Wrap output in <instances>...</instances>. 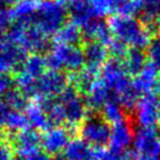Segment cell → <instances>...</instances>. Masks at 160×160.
Here are the masks:
<instances>
[{"label":"cell","instance_id":"obj_15","mask_svg":"<svg viewBox=\"0 0 160 160\" xmlns=\"http://www.w3.org/2000/svg\"><path fill=\"white\" fill-rule=\"evenodd\" d=\"M86 100L88 109L93 110L95 112L101 111L103 106L110 100H118L116 93L111 91L102 80L98 78V80L95 82V84L92 86L89 92L84 96ZM119 101V100H118Z\"/></svg>","mask_w":160,"mask_h":160},{"label":"cell","instance_id":"obj_20","mask_svg":"<svg viewBox=\"0 0 160 160\" xmlns=\"http://www.w3.org/2000/svg\"><path fill=\"white\" fill-rule=\"evenodd\" d=\"M122 61L127 73L131 78H135L147 64L148 57L145 49L130 48Z\"/></svg>","mask_w":160,"mask_h":160},{"label":"cell","instance_id":"obj_39","mask_svg":"<svg viewBox=\"0 0 160 160\" xmlns=\"http://www.w3.org/2000/svg\"><path fill=\"white\" fill-rule=\"evenodd\" d=\"M21 160H53V158H51V155H49L45 150L39 149L37 152H33V154L28 155V156L24 157Z\"/></svg>","mask_w":160,"mask_h":160},{"label":"cell","instance_id":"obj_29","mask_svg":"<svg viewBox=\"0 0 160 160\" xmlns=\"http://www.w3.org/2000/svg\"><path fill=\"white\" fill-rule=\"evenodd\" d=\"M7 105L10 107V109L12 110H20L23 111L28 107V97L24 95L19 88H11L8 93L2 97Z\"/></svg>","mask_w":160,"mask_h":160},{"label":"cell","instance_id":"obj_9","mask_svg":"<svg viewBox=\"0 0 160 160\" xmlns=\"http://www.w3.org/2000/svg\"><path fill=\"white\" fill-rule=\"evenodd\" d=\"M139 128H157L160 125V97L157 94L143 95L134 111Z\"/></svg>","mask_w":160,"mask_h":160},{"label":"cell","instance_id":"obj_18","mask_svg":"<svg viewBox=\"0 0 160 160\" xmlns=\"http://www.w3.org/2000/svg\"><path fill=\"white\" fill-rule=\"evenodd\" d=\"M68 11L71 22L82 28L94 17L91 0H69Z\"/></svg>","mask_w":160,"mask_h":160},{"label":"cell","instance_id":"obj_45","mask_svg":"<svg viewBox=\"0 0 160 160\" xmlns=\"http://www.w3.org/2000/svg\"><path fill=\"white\" fill-rule=\"evenodd\" d=\"M159 97H160V96H159Z\"/></svg>","mask_w":160,"mask_h":160},{"label":"cell","instance_id":"obj_4","mask_svg":"<svg viewBox=\"0 0 160 160\" xmlns=\"http://www.w3.org/2000/svg\"><path fill=\"white\" fill-rule=\"evenodd\" d=\"M58 99L63 106L65 124L74 133L78 128L87 119L88 107L85 97L81 95L80 92L70 84L67 88L58 96Z\"/></svg>","mask_w":160,"mask_h":160},{"label":"cell","instance_id":"obj_42","mask_svg":"<svg viewBox=\"0 0 160 160\" xmlns=\"http://www.w3.org/2000/svg\"><path fill=\"white\" fill-rule=\"evenodd\" d=\"M61 1H64L65 2V1H68V0H61Z\"/></svg>","mask_w":160,"mask_h":160},{"label":"cell","instance_id":"obj_19","mask_svg":"<svg viewBox=\"0 0 160 160\" xmlns=\"http://www.w3.org/2000/svg\"><path fill=\"white\" fill-rule=\"evenodd\" d=\"M25 111V116L28 120L31 128H35L37 131H47L50 128L55 127L51 123L50 119L48 118L46 111L42 107L40 102L28 103Z\"/></svg>","mask_w":160,"mask_h":160},{"label":"cell","instance_id":"obj_1","mask_svg":"<svg viewBox=\"0 0 160 160\" xmlns=\"http://www.w3.org/2000/svg\"><path fill=\"white\" fill-rule=\"evenodd\" d=\"M109 25L114 37L124 42L130 48L146 50L152 38L147 26L134 15H114L110 19Z\"/></svg>","mask_w":160,"mask_h":160},{"label":"cell","instance_id":"obj_12","mask_svg":"<svg viewBox=\"0 0 160 160\" xmlns=\"http://www.w3.org/2000/svg\"><path fill=\"white\" fill-rule=\"evenodd\" d=\"M11 144L20 159L39 150L42 147V135L35 128H28L19 133H11Z\"/></svg>","mask_w":160,"mask_h":160},{"label":"cell","instance_id":"obj_40","mask_svg":"<svg viewBox=\"0 0 160 160\" xmlns=\"http://www.w3.org/2000/svg\"><path fill=\"white\" fill-rule=\"evenodd\" d=\"M156 33L160 35V17L156 20Z\"/></svg>","mask_w":160,"mask_h":160},{"label":"cell","instance_id":"obj_7","mask_svg":"<svg viewBox=\"0 0 160 160\" xmlns=\"http://www.w3.org/2000/svg\"><path fill=\"white\" fill-rule=\"evenodd\" d=\"M99 78L102 80V82L113 93H116L117 97L133 82V78L125 71L122 60L111 57L106 61V63L100 69Z\"/></svg>","mask_w":160,"mask_h":160},{"label":"cell","instance_id":"obj_34","mask_svg":"<svg viewBox=\"0 0 160 160\" xmlns=\"http://www.w3.org/2000/svg\"><path fill=\"white\" fill-rule=\"evenodd\" d=\"M108 51H109V56L111 58H116L119 60H123L124 57L127 56L130 47L125 44L124 42L118 39V38L113 37V39L107 45Z\"/></svg>","mask_w":160,"mask_h":160},{"label":"cell","instance_id":"obj_6","mask_svg":"<svg viewBox=\"0 0 160 160\" xmlns=\"http://www.w3.org/2000/svg\"><path fill=\"white\" fill-rule=\"evenodd\" d=\"M133 152L137 160H158L160 155V133L156 128H139L135 132Z\"/></svg>","mask_w":160,"mask_h":160},{"label":"cell","instance_id":"obj_23","mask_svg":"<svg viewBox=\"0 0 160 160\" xmlns=\"http://www.w3.org/2000/svg\"><path fill=\"white\" fill-rule=\"evenodd\" d=\"M40 105L46 111L48 118L53 125H61L65 123L63 106L58 97H47L40 100Z\"/></svg>","mask_w":160,"mask_h":160},{"label":"cell","instance_id":"obj_27","mask_svg":"<svg viewBox=\"0 0 160 160\" xmlns=\"http://www.w3.org/2000/svg\"><path fill=\"white\" fill-rule=\"evenodd\" d=\"M30 128L31 125L25 116V112L20 111V110H10L6 121V127H4L8 132L14 134V133H19Z\"/></svg>","mask_w":160,"mask_h":160},{"label":"cell","instance_id":"obj_2","mask_svg":"<svg viewBox=\"0 0 160 160\" xmlns=\"http://www.w3.org/2000/svg\"><path fill=\"white\" fill-rule=\"evenodd\" d=\"M69 18L68 4L61 0H40L34 15L33 25L37 26L47 36H55L56 33L67 23Z\"/></svg>","mask_w":160,"mask_h":160},{"label":"cell","instance_id":"obj_16","mask_svg":"<svg viewBox=\"0 0 160 160\" xmlns=\"http://www.w3.org/2000/svg\"><path fill=\"white\" fill-rule=\"evenodd\" d=\"M85 68L99 73L102 65L110 58L108 47L99 42H86L84 48Z\"/></svg>","mask_w":160,"mask_h":160},{"label":"cell","instance_id":"obj_26","mask_svg":"<svg viewBox=\"0 0 160 160\" xmlns=\"http://www.w3.org/2000/svg\"><path fill=\"white\" fill-rule=\"evenodd\" d=\"M125 109L122 107L118 100H110L103 106L100 113L101 117L107 121L109 124H116L120 121L127 119L125 117Z\"/></svg>","mask_w":160,"mask_h":160},{"label":"cell","instance_id":"obj_17","mask_svg":"<svg viewBox=\"0 0 160 160\" xmlns=\"http://www.w3.org/2000/svg\"><path fill=\"white\" fill-rule=\"evenodd\" d=\"M160 76V71L149 61L142 72L133 78V85L142 96L152 94L156 91V85Z\"/></svg>","mask_w":160,"mask_h":160},{"label":"cell","instance_id":"obj_10","mask_svg":"<svg viewBox=\"0 0 160 160\" xmlns=\"http://www.w3.org/2000/svg\"><path fill=\"white\" fill-rule=\"evenodd\" d=\"M70 85L69 75L61 70L48 69L37 80V98L58 97Z\"/></svg>","mask_w":160,"mask_h":160},{"label":"cell","instance_id":"obj_30","mask_svg":"<svg viewBox=\"0 0 160 160\" xmlns=\"http://www.w3.org/2000/svg\"><path fill=\"white\" fill-rule=\"evenodd\" d=\"M144 0H114V9L118 14L134 15L142 12Z\"/></svg>","mask_w":160,"mask_h":160},{"label":"cell","instance_id":"obj_38","mask_svg":"<svg viewBox=\"0 0 160 160\" xmlns=\"http://www.w3.org/2000/svg\"><path fill=\"white\" fill-rule=\"evenodd\" d=\"M10 110V107L7 105L6 101L2 98H0V131L6 127V121Z\"/></svg>","mask_w":160,"mask_h":160},{"label":"cell","instance_id":"obj_22","mask_svg":"<svg viewBox=\"0 0 160 160\" xmlns=\"http://www.w3.org/2000/svg\"><path fill=\"white\" fill-rule=\"evenodd\" d=\"M82 40V28L73 22L65 23L55 35V42H58V44L78 45Z\"/></svg>","mask_w":160,"mask_h":160},{"label":"cell","instance_id":"obj_41","mask_svg":"<svg viewBox=\"0 0 160 160\" xmlns=\"http://www.w3.org/2000/svg\"><path fill=\"white\" fill-rule=\"evenodd\" d=\"M19 1H21V0H4V2H6L7 4H13V6H14L15 3H18Z\"/></svg>","mask_w":160,"mask_h":160},{"label":"cell","instance_id":"obj_3","mask_svg":"<svg viewBox=\"0 0 160 160\" xmlns=\"http://www.w3.org/2000/svg\"><path fill=\"white\" fill-rule=\"evenodd\" d=\"M48 69L65 70L69 73L78 72L85 67L84 50L78 45L58 44L49 50L46 56Z\"/></svg>","mask_w":160,"mask_h":160},{"label":"cell","instance_id":"obj_24","mask_svg":"<svg viewBox=\"0 0 160 160\" xmlns=\"http://www.w3.org/2000/svg\"><path fill=\"white\" fill-rule=\"evenodd\" d=\"M46 69H48L46 57H42L39 53H34L26 58L19 71L23 72L34 78H39L45 73Z\"/></svg>","mask_w":160,"mask_h":160},{"label":"cell","instance_id":"obj_35","mask_svg":"<svg viewBox=\"0 0 160 160\" xmlns=\"http://www.w3.org/2000/svg\"><path fill=\"white\" fill-rule=\"evenodd\" d=\"M148 61L152 63L160 71V35L152 37L146 48Z\"/></svg>","mask_w":160,"mask_h":160},{"label":"cell","instance_id":"obj_31","mask_svg":"<svg viewBox=\"0 0 160 160\" xmlns=\"http://www.w3.org/2000/svg\"><path fill=\"white\" fill-rule=\"evenodd\" d=\"M91 3L95 18H103L116 12L114 0H91Z\"/></svg>","mask_w":160,"mask_h":160},{"label":"cell","instance_id":"obj_11","mask_svg":"<svg viewBox=\"0 0 160 160\" xmlns=\"http://www.w3.org/2000/svg\"><path fill=\"white\" fill-rule=\"evenodd\" d=\"M68 127L55 125L42 134V148L49 155H59L69 145L71 135L73 134Z\"/></svg>","mask_w":160,"mask_h":160},{"label":"cell","instance_id":"obj_32","mask_svg":"<svg viewBox=\"0 0 160 160\" xmlns=\"http://www.w3.org/2000/svg\"><path fill=\"white\" fill-rule=\"evenodd\" d=\"M91 160H128V150L118 152L110 148H94Z\"/></svg>","mask_w":160,"mask_h":160},{"label":"cell","instance_id":"obj_37","mask_svg":"<svg viewBox=\"0 0 160 160\" xmlns=\"http://www.w3.org/2000/svg\"><path fill=\"white\" fill-rule=\"evenodd\" d=\"M12 20L11 12H8L3 8H0V36L6 35V31L10 28V22Z\"/></svg>","mask_w":160,"mask_h":160},{"label":"cell","instance_id":"obj_43","mask_svg":"<svg viewBox=\"0 0 160 160\" xmlns=\"http://www.w3.org/2000/svg\"><path fill=\"white\" fill-rule=\"evenodd\" d=\"M159 133H160V125H159Z\"/></svg>","mask_w":160,"mask_h":160},{"label":"cell","instance_id":"obj_44","mask_svg":"<svg viewBox=\"0 0 160 160\" xmlns=\"http://www.w3.org/2000/svg\"><path fill=\"white\" fill-rule=\"evenodd\" d=\"M158 160H160V155H159V158H158Z\"/></svg>","mask_w":160,"mask_h":160},{"label":"cell","instance_id":"obj_28","mask_svg":"<svg viewBox=\"0 0 160 160\" xmlns=\"http://www.w3.org/2000/svg\"><path fill=\"white\" fill-rule=\"evenodd\" d=\"M142 95L137 92V89L134 87L133 82L130 86H128L125 89H123L118 95L119 102L122 105V107L125 109L127 112H134L136 109V106L138 103Z\"/></svg>","mask_w":160,"mask_h":160},{"label":"cell","instance_id":"obj_14","mask_svg":"<svg viewBox=\"0 0 160 160\" xmlns=\"http://www.w3.org/2000/svg\"><path fill=\"white\" fill-rule=\"evenodd\" d=\"M81 28L83 33V39L86 42H99L107 46L114 37L109 22L103 21L101 18H93Z\"/></svg>","mask_w":160,"mask_h":160},{"label":"cell","instance_id":"obj_8","mask_svg":"<svg viewBox=\"0 0 160 160\" xmlns=\"http://www.w3.org/2000/svg\"><path fill=\"white\" fill-rule=\"evenodd\" d=\"M25 49L13 42L8 34L0 36V71L17 73L28 57Z\"/></svg>","mask_w":160,"mask_h":160},{"label":"cell","instance_id":"obj_25","mask_svg":"<svg viewBox=\"0 0 160 160\" xmlns=\"http://www.w3.org/2000/svg\"><path fill=\"white\" fill-rule=\"evenodd\" d=\"M143 18L141 21L152 34L156 33V20L160 17V0H144Z\"/></svg>","mask_w":160,"mask_h":160},{"label":"cell","instance_id":"obj_13","mask_svg":"<svg viewBox=\"0 0 160 160\" xmlns=\"http://www.w3.org/2000/svg\"><path fill=\"white\" fill-rule=\"evenodd\" d=\"M135 131L133 125L128 119L120 121L111 125V136H110L109 148L113 152H127L131 145H133Z\"/></svg>","mask_w":160,"mask_h":160},{"label":"cell","instance_id":"obj_21","mask_svg":"<svg viewBox=\"0 0 160 160\" xmlns=\"http://www.w3.org/2000/svg\"><path fill=\"white\" fill-rule=\"evenodd\" d=\"M94 148L87 144L82 137L72 138L63 152L67 160H91Z\"/></svg>","mask_w":160,"mask_h":160},{"label":"cell","instance_id":"obj_36","mask_svg":"<svg viewBox=\"0 0 160 160\" xmlns=\"http://www.w3.org/2000/svg\"><path fill=\"white\" fill-rule=\"evenodd\" d=\"M13 85V78L10 73L0 71V98H2L11 88Z\"/></svg>","mask_w":160,"mask_h":160},{"label":"cell","instance_id":"obj_33","mask_svg":"<svg viewBox=\"0 0 160 160\" xmlns=\"http://www.w3.org/2000/svg\"><path fill=\"white\" fill-rule=\"evenodd\" d=\"M1 132V131H0ZM11 133H0V160H14V149L11 144Z\"/></svg>","mask_w":160,"mask_h":160},{"label":"cell","instance_id":"obj_5","mask_svg":"<svg viewBox=\"0 0 160 160\" xmlns=\"http://www.w3.org/2000/svg\"><path fill=\"white\" fill-rule=\"evenodd\" d=\"M78 133L93 148H106L109 146L111 124H109L102 117H87L78 128Z\"/></svg>","mask_w":160,"mask_h":160}]
</instances>
